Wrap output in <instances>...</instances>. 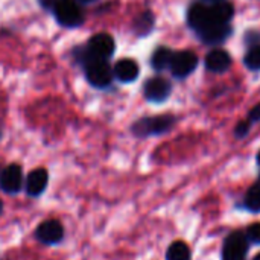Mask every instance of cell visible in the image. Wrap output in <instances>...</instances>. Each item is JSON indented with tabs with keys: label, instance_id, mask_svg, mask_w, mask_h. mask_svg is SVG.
<instances>
[{
	"label": "cell",
	"instance_id": "6da1fadb",
	"mask_svg": "<svg viewBox=\"0 0 260 260\" xmlns=\"http://www.w3.org/2000/svg\"><path fill=\"white\" fill-rule=\"evenodd\" d=\"M55 17L62 26H79L84 20L79 5L73 0H59L55 3Z\"/></svg>",
	"mask_w": 260,
	"mask_h": 260
},
{
	"label": "cell",
	"instance_id": "7a4b0ae2",
	"mask_svg": "<svg viewBox=\"0 0 260 260\" xmlns=\"http://www.w3.org/2000/svg\"><path fill=\"white\" fill-rule=\"evenodd\" d=\"M175 119L172 116H155V117H146L139 120L134 126L133 131L137 136H151V134H161L166 133L172 125Z\"/></svg>",
	"mask_w": 260,
	"mask_h": 260
},
{
	"label": "cell",
	"instance_id": "3957f363",
	"mask_svg": "<svg viewBox=\"0 0 260 260\" xmlns=\"http://www.w3.org/2000/svg\"><path fill=\"white\" fill-rule=\"evenodd\" d=\"M85 75L91 85L94 87H107L111 82L113 73L110 66L99 58H91L85 66Z\"/></svg>",
	"mask_w": 260,
	"mask_h": 260
},
{
	"label": "cell",
	"instance_id": "277c9868",
	"mask_svg": "<svg viewBox=\"0 0 260 260\" xmlns=\"http://www.w3.org/2000/svg\"><path fill=\"white\" fill-rule=\"evenodd\" d=\"M247 236L241 232H235L224 242L222 260H247Z\"/></svg>",
	"mask_w": 260,
	"mask_h": 260
},
{
	"label": "cell",
	"instance_id": "5b68a950",
	"mask_svg": "<svg viewBox=\"0 0 260 260\" xmlns=\"http://www.w3.org/2000/svg\"><path fill=\"white\" fill-rule=\"evenodd\" d=\"M197 66H198V56L193 52L183 50V52L174 53L169 67H171L174 76L186 78L197 69Z\"/></svg>",
	"mask_w": 260,
	"mask_h": 260
},
{
	"label": "cell",
	"instance_id": "8992f818",
	"mask_svg": "<svg viewBox=\"0 0 260 260\" xmlns=\"http://www.w3.org/2000/svg\"><path fill=\"white\" fill-rule=\"evenodd\" d=\"M114 49H116L114 40L108 34L93 35L88 41V52L91 53L93 58H99V59L110 58L114 53Z\"/></svg>",
	"mask_w": 260,
	"mask_h": 260
},
{
	"label": "cell",
	"instance_id": "52a82bcc",
	"mask_svg": "<svg viewBox=\"0 0 260 260\" xmlns=\"http://www.w3.org/2000/svg\"><path fill=\"white\" fill-rule=\"evenodd\" d=\"M172 87L163 78H152L145 84V98L151 102H163L169 98Z\"/></svg>",
	"mask_w": 260,
	"mask_h": 260
},
{
	"label": "cell",
	"instance_id": "ba28073f",
	"mask_svg": "<svg viewBox=\"0 0 260 260\" xmlns=\"http://www.w3.org/2000/svg\"><path fill=\"white\" fill-rule=\"evenodd\" d=\"M37 239L43 244H58L62 239L64 230L62 225L56 221V219H49L44 221L38 229H37Z\"/></svg>",
	"mask_w": 260,
	"mask_h": 260
},
{
	"label": "cell",
	"instance_id": "9c48e42d",
	"mask_svg": "<svg viewBox=\"0 0 260 260\" xmlns=\"http://www.w3.org/2000/svg\"><path fill=\"white\" fill-rule=\"evenodd\" d=\"M230 34H232V27L229 26V23H225V24L224 23H212L198 30L200 38H203V41H206L209 44L222 43L229 38Z\"/></svg>",
	"mask_w": 260,
	"mask_h": 260
},
{
	"label": "cell",
	"instance_id": "30bf717a",
	"mask_svg": "<svg viewBox=\"0 0 260 260\" xmlns=\"http://www.w3.org/2000/svg\"><path fill=\"white\" fill-rule=\"evenodd\" d=\"M21 184H23V174H21L20 166L9 165L8 168L3 169L0 175V186L5 192L17 193L21 189Z\"/></svg>",
	"mask_w": 260,
	"mask_h": 260
},
{
	"label": "cell",
	"instance_id": "8fae6325",
	"mask_svg": "<svg viewBox=\"0 0 260 260\" xmlns=\"http://www.w3.org/2000/svg\"><path fill=\"white\" fill-rule=\"evenodd\" d=\"M187 21L189 24L198 32L200 29L206 27L207 24H212L210 21V12H209V6L197 3L193 5L189 12H187Z\"/></svg>",
	"mask_w": 260,
	"mask_h": 260
},
{
	"label": "cell",
	"instance_id": "7c38bea8",
	"mask_svg": "<svg viewBox=\"0 0 260 260\" xmlns=\"http://www.w3.org/2000/svg\"><path fill=\"white\" fill-rule=\"evenodd\" d=\"M232 64V58L225 50H212L207 56H206V67L207 70L213 72V73H222L225 70H229Z\"/></svg>",
	"mask_w": 260,
	"mask_h": 260
},
{
	"label": "cell",
	"instance_id": "4fadbf2b",
	"mask_svg": "<svg viewBox=\"0 0 260 260\" xmlns=\"http://www.w3.org/2000/svg\"><path fill=\"white\" fill-rule=\"evenodd\" d=\"M47 180H49V175L44 169H34L26 178V192L30 197L40 195L46 189Z\"/></svg>",
	"mask_w": 260,
	"mask_h": 260
},
{
	"label": "cell",
	"instance_id": "5bb4252c",
	"mask_svg": "<svg viewBox=\"0 0 260 260\" xmlns=\"http://www.w3.org/2000/svg\"><path fill=\"white\" fill-rule=\"evenodd\" d=\"M114 75L122 82H133L139 76V66L134 59L125 58L114 66Z\"/></svg>",
	"mask_w": 260,
	"mask_h": 260
},
{
	"label": "cell",
	"instance_id": "9a60e30c",
	"mask_svg": "<svg viewBox=\"0 0 260 260\" xmlns=\"http://www.w3.org/2000/svg\"><path fill=\"white\" fill-rule=\"evenodd\" d=\"M210 12V21L212 23H229L235 14V9L227 2H215L212 6H209Z\"/></svg>",
	"mask_w": 260,
	"mask_h": 260
},
{
	"label": "cell",
	"instance_id": "2e32d148",
	"mask_svg": "<svg viewBox=\"0 0 260 260\" xmlns=\"http://www.w3.org/2000/svg\"><path fill=\"white\" fill-rule=\"evenodd\" d=\"M172 56H174V53H172L171 49H168V47H158L154 52L152 58H151V64H152V67L155 70H165L166 67L171 66Z\"/></svg>",
	"mask_w": 260,
	"mask_h": 260
},
{
	"label": "cell",
	"instance_id": "e0dca14e",
	"mask_svg": "<svg viewBox=\"0 0 260 260\" xmlns=\"http://www.w3.org/2000/svg\"><path fill=\"white\" fill-rule=\"evenodd\" d=\"M154 27V15L151 12H143L134 21V30L137 35H146Z\"/></svg>",
	"mask_w": 260,
	"mask_h": 260
},
{
	"label": "cell",
	"instance_id": "ac0fdd59",
	"mask_svg": "<svg viewBox=\"0 0 260 260\" xmlns=\"http://www.w3.org/2000/svg\"><path fill=\"white\" fill-rule=\"evenodd\" d=\"M168 260H190V250L184 242H174L166 253Z\"/></svg>",
	"mask_w": 260,
	"mask_h": 260
},
{
	"label": "cell",
	"instance_id": "d6986e66",
	"mask_svg": "<svg viewBox=\"0 0 260 260\" xmlns=\"http://www.w3.org/2000/svg\"><path fill=\"white\" fill-rule=\"evenodd\" d=\"M245 66L251 70H260V43L251 44L245 55Z\"/></svg>",
	"mask_w": 260,
	"mask_h": 260
},
{
	"label": "cell",
	"instance_id": "ffe728a7",
	"mask_svg": "<svg viewBox=\"0 0 260 260\" xmlns=\"http://www.w3.org/2000/svg\"><path fill=\"white\" fill-rule=\"evenodd\" d=\"M245 204L250 210L253 212H260V181L256 183L247 193Z\"/></svg>",
	"mask_w": 260,
	"mask_h": 260
},
{
	"label": "cell",
	"instance_id": "44dd1931",
	"mask_svg": "<svg viewBox=\"0 0 260 260\" xmlns=\"http://www.w3.org/2000/svg\"><path fill=\"white\" fill-rule=\"evenodd\" d=\"M247 239L253 244H260V222H256L248 227L247 230Z\"/></svg>",
	"mask_w": 260,
	"mask_h": 260
},
{
	"label": "cell",
	"instance_id": "7402d4cb",
	"mask_svg": "<svg viewBox=\"0 0 260 260\" xmlns=\"http://www.w3.org/2000/svg\"><path fill=\"white\" fill-rule=\"evenodd\" d=\"M248 131H250V123H248V122H242V123H239L238 128H236V136H238V137H244Z\"/></svg>",
	"mask_w": 260,
	"mask_h": 260
},
{
	"label": "cell",
	"instance_id": "603a6c76",
	"mask_svg": "<svg viewBox=\"0 0 260 260\" xmlns=\"http://www.w3.org/2000/svg\"><path fill=\"white\" fill-rule=\"evenodd\" d=\"M250 120H253V122L260 120V104H257V105L250 111Z\"/></svg>",
	"mask_w": 260,
	"mask_h": 260
},
{
	"label": "cell",
	"instance_id": "cb8c5ba5",
	"mask_svg": "<svg viewBox=\"0 0 260 260\" xmlns=\"http://www.w3.org/2000/svg\"><path fill=\"white\" fill-rule=\"evenodd\" d=\"M40 3H41L44 8H49V6L53 5V0H40ZM53 6H55V5H53Z\"/></svg>",
	"mask_w": 260,
	"mask_h": 260
},
{
	"label": "cell",
	"instance_id": "d4e9b609",
	"mask_svg": "<svg viewBox=\"0 0 260 260\" xmlns=\"http://www.w3.org/2000/svg\"><path fill=\"white\" fill-rule=\"evenodd\" d=\"M82 2H85V3H90V2H94V0H82Z\"/></svg>",
	"mask_w": 260,
	"mask_h": 260
},
{
	"label": "cell",
	"instance_id": "484cf974",
	"mask_svg": "<svg viewBox=\"0 0 260 260\" xmlns=\"http://www.w3.org/2000/svg\"><path fill=\"white\" fill-rule=\"evenodd\" d=\"M257 161H259V165H260V151H259V154H257Z\"/></svg>",
	"mask_w": 260,
	"mask_h": 260
},
{
	"label": "cell",
	"instance_id": "4316f807",
	"mask_svg": "<svg viewBox=\"0 0 260 260\" xmlns=\"http://www.w3.org/2000/svg\"><path fill=\"white\" fill-rule=\"evenodd\" d=\"M254 260H260V254H257V256L254 257Z\"/></svg>",
	"mask_w": 260,
	"mask_h": 260
},
{
	"label": "cell",
	"instance_id": "83f0119b",
	"mask_svg": "<svg viewBox=\"0 0 260 260\" xmlns=\"http://www.w3.org/2000/svg\"><path fill=\"white\" fill-rule=\"evenodd\" d=\"M2 209H3V206H2V201H0V213H2Z\"/></svg>",
	"mask_w": 260,
	"mask_h": 260
},
{
	"label": "cell",
	"instance_id": "f1b7e54d",
	"mask_svg": "<svg viewBox=\"0 0 260 260\" xmlns=\"http://www.w3.org/2000/svg\"><path fill=\"white\" fill-rule=\"evenodd\" d=\"M209 2H213L215 3V2H222V0H209Z\"/></svg>",
	"mask_w": 260,
	"mask_h": 260
}]
</instances>
